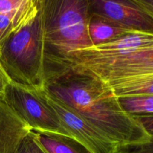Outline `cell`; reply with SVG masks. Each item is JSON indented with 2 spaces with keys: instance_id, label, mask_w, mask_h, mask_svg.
I'll return each instance as SVG.
<instances>
[{
  "instance_id": "44dd1931",
  "label": "cell",
  "mask_w": 153,
  "mask_h": 153,
  "mask_svg": "<svg viewBox=\"0 0 153 153\" xmlns=\"http://www.w3.org/2000/svg\"><path fill=\"white\" fill-rule=\"evenodd\" d=\"M120 153H128V152L127 151L126 148H123V149H122V150H121V152Z\"/></svg>"
},
{
  "instance_id": "30bf717a",
  "label": "cell",
  "mask_w": 153,
  "mask_h": 153,
  "mask_svg": "<svg viewBox=\"0 0 153 153\" xmlns=\"http://www.w3.org/2000/svg\"><path fill=\"white\" fill-rule=\"evenodd\" d=\"M30 132L48 153H91L73 137L37 130Z\"/></svg>"
},
{
  "instance_id": "d6986e66",
  "label": "cell",
  "mask_w": 153,
  "mask_h": 153,
  "mask_svg": "<svg viewBox=\"0 0 153 153\" xmlns=\"http://www.w3.org/2000/svg\"><path fill=\"white\" fill-rule=\"evenodd\" d=\"M128 153H153V137L150 141L141 146L126 148Z\"/></svg>"
},
{
  "instance_id": "4fadbf2b",
  "label": "cell",
  "mask_w": 153,
  "mask_h": 153,
  "mask_svg": "<svg viewBox=\"0 0 153 153\" xmlns=\"http://www.w3.org/2000/svg\"><path fill=\"white\" fill-rule=\"evenodd\" d=\"M102 86L110 90L117 98L153 95V77L123 81Z\"/></svg>"
},
{
  "instance_id": "7a4b0ae2",
  "label": "cell",
  "mask_w": 153,
  "mask_h": 153,
  "mask_svg": "<svg viewBox=\"0 0 153 153\" xmlns=\"http://www.w3.org/2000/svg\"><path fill=\"white\" fill-rule=\"evenodd\" d=\"M45 47L42 0H40L37 12L0 46V63L12 82L31 89H44Z\"/></svg>"
},
{
  "instance_id": "52a82bcc",
  "label": "cell",
  "mask_w": 153,
  "mask_h": 153,
  "mask_svg": "<svg viewBox=\"0 0 153 153\" xmlns=\"http://www.w3.org/2000/svg\"><path fill=\"white\" fill-rule=\"evenodd\" d=\"M89 14L129 31L153 34V17L134 0H88Z\"/></svg>"
},
{
  "instance_id": "ffe728a7",
  "label": "cell",
  "mask_w": 153,
  "mask_h": 153,
  "mask_svg": "<svg viewBox=\"0 0 153 153\" xmlns=\"http://www.w3.org/2000/svg\"><path fill=\"white\" fill-rule=\"evenodd\" d=\"M134 1L153 17V0H134Z\"/></svg>"
},
{
  "instance_id": "3957f363",
  "label": "cell",
  "mask_w": 153,
  "mask_h": 153,
  "mask_svg": "<svg viewBox=\"0 0 153 153\" xmlns=\"http://www.w3.org/2000/svg\"><path fill=\"white\" fill-rule=\"evenodd\" d=\"M47 71H71L91 76L102 85L153 77V46L131 53L95 57L70 53L46 58Z\"/></svg>"
},
{
  "instance_id": "e0dca14e",
  "label": "cell",
  "mask_w": 153,
  "mask_h": 153,
  "mask_svg": "<svg viewBox=\"0 0 153 153\" xmlns=\"http://www.w3.org/2000/svg\"><path fill=\"white\" fill-rule=\"evenodd\" d=\"M11 82V79H10L0 63V99L4 98L6 88Z\"/></svg>"
},
{
  "instance_id": "9a60e30c",
  "label": "cell",
  "mask_w": 153,
  "mask_h": 153,
  "mask_svg": "<svg viewBox=\"0 0 153 153\" xmlns=\"http://www.w3.org/2000/svg\"><path fill=\"white\" fill-rule=\"evenodd\" d=\"M17 153H48L34 138L31 132L23 139Z\"/></svg>"
},
{
  "instance_id": "8fae6325",
  "label": "cell",
  "mask_w": 153,
  "mask_h": 153,
  "mask_svg": "<svg viewBox=\"0 0 153 153\" xmlns=\"http://www.w3.org/2000/svg\"><path fill=\"white\" fill-rule=\"evenodd\" d=\"M88 29L93 46L109 43L133 32L96 14H89Z\"/></svg>"
},
{
  "instance_id": "6da1fadb",
  "label": "cell",
  "mask_w": 153,
  "mask_h": 153,
  "mask_svg": "<svg viewBox=\"0 0 153 153\" xmlns=\"http://www.w3.org/2000/svg\"><path fill=\"white\" fill-rule=\"evenodd\" d=\"M44 89L122 149L141 146L152 139L141 124L121 107L113 92L94 78L71 71L48 72Z\"/></svg>"
},
{
  "instance_id": "ba28073f",
  "label": "cell",
  "mask_w": 153,
  "mask_h": 153,
  "mask_svg": "<svg viewBox=\"0 0 153 153\" xmlns=\"http://www.w3.org/2000/svg\"><path fill=\"white\" fill-rule=\"evenodd\" d=\"M31 130L4 100L0 99V153H17Z\"/></svg>"
},
{
  "instance_id": "5bb4252c",
  "label": "cell",
  "mask_w": 153,
  "mask_h": 153,
  "mask_svg": "<svg viewBox=\"0 0 153 153\" xmlns=\"http://www.w3.org/2000/svg\"><path fill=\"white\" fill-rule=\"evenodd\" d=\"M121 107L132 117L153 116V95L118 98Z\"/></svg>"
},
{
  "instance_id": "8992f818",
  "label": "cell",
  "mask_w": 153,
  "mask_h": 153,
  "mask_svg": "<svg viewBox=\"0 0 153 153\" xmlns=\"http://www.w3.org/2000/svg\"><path fill=\"white\" fill-rule=\"evenodd\" d=\"M48 104L55 111L70 137L91 153H120L122 148L72 108L41 90Z\"/></svg>"
},
{
  "instance_id": "5b68a950",
  "label": "cell",
  "mask_w": 153,
  "mask_h": 153,
  "mask_svg": "<svg viewBox=\"0 0 153 153\" xmlns=\"http://www.w3.org/2000/svg\"><path fill=\"white\" fill-rule=\"evenodd\" d=\"M3 100L31 130L71 137L55 111L46 101L41 90L31 89L11 82Z\"/></svg>"
},
{
  "instance_id": "2e32d148",
  "label": "cell",
  "mask_w": 153,
  "mask_h": 153,
  "mask_svg": "<svg viewBox=\"0 0 153 153\" xmlns=\"http://www.w3.org/2000/svg\"><path fill=\"white\" fill-rule=\"evenodd\" d=\"M29 0H0V14L19 10L28 4Z\"/></svg>"
},
{
  "instance_id": "9c48e42d",
  "label": "cell",
  "mask_w": 153,
  "mask_h": 153,
  "mask_svg": "<svg viewBox=\"0 0 153 153\" xmlns=\"http://www.w3.org/2000/svg\"><path fill=\"white\" fill-rule=\"evenodd\" d=\"M152 46L153 34L133 31L109 43L70 52L87 56L108 57L131 53Z\"/></svg>"
},
{
  "instance_id": "7c38bea8",
  "label": "cell",
  "mask_w": 153,
  "mask_h": 153,
  "mask_svg": "<svg viewBox=\"0 0 153 153\" xmlns=\"http://www.w3.org/2000/svg\"><path fill=\"white\" fill-rule=\"evenodd\" d=\"M40 0H29L28 4L16 11L0 14V46L11 33L25 25L37 12Z\"/></svg>"
},
{
  "instance_id": "277c9868",
  "label": "cell",
  "mask_w": 153,
  "mask_h": 153,
  "mask_svg": "<svg viewBox=\"0 0 153 153\" xmlns=\"http://www.w3.org/2000/svg\"><path fill=\"white\" fill-rule=\"evenodd\" d=\"M45 57H61L93 46L88 0H42Z\"/></svg>"
},
{
  "instance_id": "ac0fdd59",
  "label": "cell",
  "mask_w": 153,
  "mask_h": 153,
  "mask_svg": "<svg viewBox=\"0 0 153 153\" xmlns=\"http://www.w3.org/2000/svg\"><path fill=\"white\" fill-rule=\"evenodd\" d=\"M134 117L141 124L142 126L151 136V137H153V116H138Z\"/></svg>"
}]
</instances>
